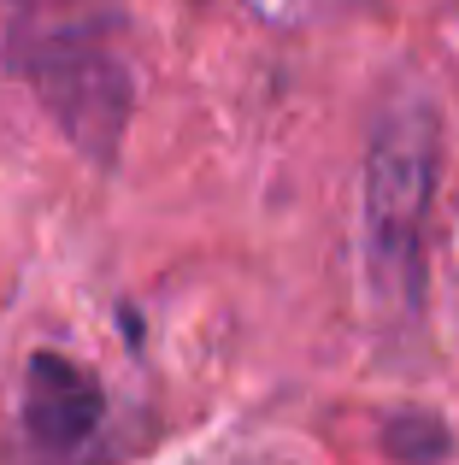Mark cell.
Segmentation results:
<instances>
[{"instance_id":"cell-3","label":"cell","mask_w":459,"mask_h":465,"mask_svg":"<svg viewBox=\"0 0 459 465\" xmlns=\"http://www.w3.org/2000/svg\"><path fill=\"white\" fill-rule=\"evenodd\" d=\"M106 419V389L94 383V371H83L71 353H30L24 365V401H18V424L24 442L42 460H71L89 448V436Z\"/></svg>"},{"instance_id":"cell-1","label":"cell","mask_w":459,"mask_h":465,"mask_svg":"<svg viewBox=\"0 0 459 465\" xmlns=\"http://www.w3.org/2000/svg\"><path fill=\"white\" fill-rule=\"evenodd\" d=\"M0 59L71 148L112 165L136 106V71L101 0H0Z\"/></svg>"},{"instance_id":"cell-4","label":"cell","mask_w":459,"mask_h":465,"mask_svg":"<svg viewBox=\"0 0 459 465\" xmlns=\"http://www.w3.org/2000/svg\"><path fill=\"white\" fill-rule=\"evenodd\" d=\"M383 448L406 465H436L448 454V430H442L430 412H406V419H395L389 430H383Z\"/></svg>"},{"instance_id":"cell-2","label":"cell","mask_w":459,"mask_h":465,"mask_svg":"<svg viewBox=\"0 0 459 465\" xmlns=\"http://www.w3.org/2000/svg\"><path fill=\"white\" fill-rule=\"evenodd\" d=\"M442 130L425 94L383 106L366 142V272L389 307L413 312L425 295V224L436 201Z\"/></svg>"}]
</instances>
